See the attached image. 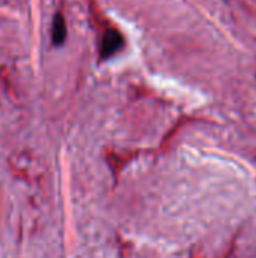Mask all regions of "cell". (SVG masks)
Instances as JSON below:
<instances>
[{"label":"cell","instance_id":"cell-3","mask_svg":"<svg viewBox=\"0 0 256 258\" xmlns=\"http://www.w3.org/2000/svg\"><path fill=\"white\" fill-rule=\"evenodd\" d=\"M51 36H53V44L60 45L65 42L66 38V23L65 18L60 12H57L53 18V27H51Z\"/></svg>","mask_w":256,"mask_h":258},{"label":"cell","instance_id":"cell-1","mask_svg":"<svg viewBox=\"0 0 256 258\" xmlns=\"http://www.w3.org/2000/svg\"><path fill=\"white\" fill-rule=\"evenodd\" d=\"M124 44V39L121 36V33L115 29H110L104 33L103 36V41H101V57L103 59H107L110 56H113L116 51L121 50Z\"/></svg>","mask_w":256,"mask_h":258},{"label":"cell","instance_id":"cell-2","mask_svg":"<svg viewBox=\"0 0 256 258\" xmlns=\"http://www.w3.org/2000/svg\"><path fill=\"white\" fill-rule=\"evenodd\" d=\"M11 166H12V171L17 175H21L23 178H29L33 171H38V168L35 165V159L29 154H21V156L12 157Z\"/></svg>","mask_w":256,"mask_h":258}]
</instances>
